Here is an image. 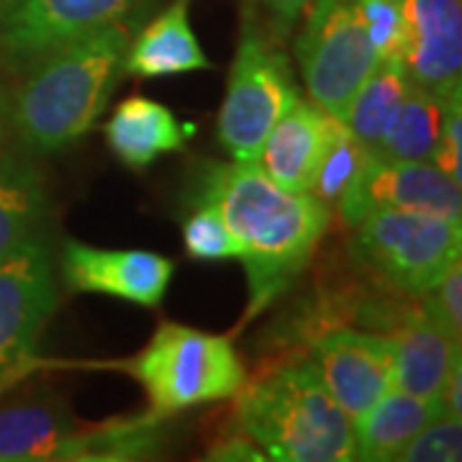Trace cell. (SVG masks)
I'll return each mask as SVG.
<instances>
[{"instance_id":"e0dca14e","label":"cell","mask_w":462,"mask_h":462,"mask_svg":"<svg viewBox=\"0 0 462 462\" xmlns=\"http://www.w3.org/2000/svg\"><path fill=\"white\" fill-rule=\"evenodd\" d=\"M190 0H175L142 32L132 36L124 72L132 78H170L196 69H211L190 26Z\"/></svg>"},{"instance_id":"3957f363","label":"cell","mask_w":462,"mask_h":462,"mask_svg":"<svg viewBox=\"0 0 462 462\" xmlns=\"http://www.w3.org/2000/svg\"><path fill=\"white\" fill-rule=\"evenodd\" d=\"M236 403L239 431L264 457L281 462L355 460V427L334 401L311 360L285 363L247 391Z\"/></svg>"},{"instance_id":"44dd1931","label":"cell","mask_w":462,"mask_h":462,"mask_svg":"<svg viewBox=\"0 0 462 462\" xmlns=\"http://www.w3.org/2000/svg\"><path fill=\"white\" fill-rule=\"evenodd\" d=\"M442 108L445 98L411 85L373 154L406 162H431L442 129Z\"/></svg>"},{"instance_id":"ba28073f","label":"cell","mask_w":462,"mask_h":462,"mask_svg":"<svg viewBox=\"0 0 462 462\" xmlns=\"http://www.w3.org/2000/svg\"><path fill=\"white\" fill-rule=\"evenodd\" d=\"M147 0H16L0 18V67L21 78L50 51L108 26L134 21Z\"/></svg>"},{"instance_id":"8fae6325","label":"cell","mask_w":462,"mask_h":462,"mask_svg":"<svg viewBox=\"0 0 462 462\" xmlns=\"http://www.w3.org/2000/svg\"><path fill=\"white\" fill-rule=\"evenodd\" d=\"M311 363L339 409L355 421L393 388L396 342L370 331L337 329L316 342Z\"/></svg>"},{"instance_id":"52a82bcc","label":"cell","mask_w":462,"mask_h":462,"mask_svg":"<svg viewBox=\"0 0 462 462\" xmlns=\"http://www.w3.org/2000/svg\"><path fill=\"white\" fill-rule=\"evenodd\" d=\"M293 42L298 69L321 111L342 121L355 93L378 67L357 0H314Z\"/></svg>"},{"instance_id":"484cf974","label":"cell","mask_w":462,"mask_h":462,"mask_svg":"<svg viewBox=\"0 0 462 462\" xmlns=\"http://www.w3.org/2000/svg\"><path fill=\"white\" fill-rule=\"evenodd\" d=\"M365 32L378 60H401L403 51V11L401 0H357Z\"/></svg>"},{"instance_id":"d4e9b609","label":"cell","mask_w":462,"mask_h":462,"mask_svg":"<svg viewBox=\"0 0 462 462\" xmlns=\"http://www.w3.org/2000/svg\"><path fill=\"white\" fill-rule=\"evenodd\" d=\"M462 457L460 419L439 413L398 452L401 462H457Z\"/></svg>"},{"instance_id":"277c9868","label":"cell","mask_w":462,"mask_h":462,"mask_svg":"<svg viewBox=\"0 0 462 462\" xmlns=\"http://www.w3.org/2000/svg\"><path fill=\"white\" fill-rule=\"evenodd\" d=\"M147 391L154 416H172L203 403L234 398L247 380V367L229 337L160 324L149 345L129 365Z\"/></svg>"},{"instance_id":"f546056e","label":"cell","mask_w":462,"mask_h":462,"mask_svg":"<svg viewBox=\"0 0 462 462\" xmlns=\"http://www.w3.org/2000/svg\"><path fill=\"white\" fill-rule=\"evenodd\" d=\"M208 460H226V462H260L264 460V452L260 447L254 445L252 439H249L247 434H234L229 439H224V442H218L216 447H211V452H208Z\"/></svg>"},{"instance_id":"4fadbf2b","label":"cell","mask_w":462,"mask_h":462,"mask_svg":"<svg viewBox=\"0 0 462 462\" xmlns=\"http://www.w3.org/2000/svg\"><path fill=\"white\" fill-rule=\"evenodd\" d=\"M401 62L413 85L439 98L462 88V0H401Z\"/></svg>"},{"instance_id":"4316f807","label":"cell","mask_w":462,"mask_h":462,"mask_svg":"<svg viewBox=\"0 0 462 462\" xmlns=\"http://www.w3.org/2000/svg\"><path fill=\"white\" fill-rule=\"evenodd\" d=\"M460 90L449 93L442 108V129H439V142L434 152V165L445 172L447 178L462 185V103Z\"/></svg>"},{"instance_id":"ffe728a7","label":"cell","mask_w":462,"mask_h":462,"mask_svg":"<svg viewBox=\"0 0 462 462\" xmlns=\"http://www.w3.org/2000/svg\"><path fill=\"white\" fill-rule=\"evenodd\" d=\"M439 413H445L442 401L411 396L393 385L385 396L378 398L367 411L352 421L355 460H396L398 452L413 434L424 430Z\"/></svg>"},{"instance_id":"603a6c76","label":"cell","mask_w":462,"mask_h":462,"mask_svg":"<svg viewBox=\"0 0 462 462\" xmlns=\"http://www.w3.org/2000/svg\"><path fill=\"white\" fill-rule=\"evenodd\" d=\"M370 149L363 147L342 121H337L334 134H331L327 152L321 157V162L316 167L314 182H311V193L316 199L324 200L327 206H337V200L342 199L346 185L357 178V172L363 170L365 162L370 160Z\"/></svg>"},{"instance_id":"cb8c5ba5","label":"cell","mask_w":462,"mask_h":462,"mask_svg":"<svg viewBox=\"0 0 462 462\" xmlns=\"http://www.w3.org/2000/svg\"><path fill=\"white\" fill-rule=\"evenodd\" d=\"M182 242L188 254L199 263L239 260L242 254L239 242L226 226L224 216L208 200H193L190 214L182 221Z\"/></svg>"},{"instance_id":"5b68a950","label":"cell","mask_w":462,"mask_h":462,"mask_svg":"<svg viewBox=\"0 0 462 462\" xmlns=\"http://www.w3.org/2000/svg\"><path fill=\"white\" fill-rule=\"evenodd\" d=\"M300 100L281 39L242 8V36L218 111V142L234 162H257L267 134Z\"/></svg>"},{"instance_id":"5bb4252c","label":"cell","mask_w":462,"mask_h":462,"mask_svg":"<svg viewBox=\"0 0 462 462\" xmlns=\"http://www.w3.org/2000/svg\"><path fill=\"white\" fill-rule=\"evenodd\" d=\"M337 118L314 103L298 100L267 134L257 165L267 178L293 193H311L316 167L321 162Z\"/></svg>"},{"instance_id":"7402d4cb","label":"cell","mask_w":462,"mask_h":462,"mask_svg":"<svg viewBox=\"0 0 462 462\" xmlns=\"http://www.w3.org/2000/svg\"><path fill=\"white\" fill-rule=\"evenodd\" d=\"M411 78L401 60H383L355 93L342 124L363 147L375 152L380 136L393 121L398 106L411 90Z\"/></svg>"},{"instance_id":"d6a6232c","label":"cell","mask_w":462,"mask_h":462,"mask_svg":"<svg viewBox=\"0 0 462 462\" xmlns=\"http://www.w3.org/2000/svg\"><path fill=\"white\" fill-rule=\"evenodd\" d=\"M14 3H16V0H0V18L11 11V5H14Z\"/></svg>"},{"instance_id":"7c38bea8","label":"cell","mask_w":462,"mask_h":462,"mask_svg":"<svg viewBox=\"0 0 462 462\" xmlns=\"http://www.w3.org/2000/svg\"><path fill=\"white\" fill-rule=\"evenodd\" d=\"M60 273L72 293H98L157 309L167 296L175 263L144 249H98L67 239Z\"/></svg>"},{"instance_id":"9c48e42d","label":"cell","mask_w":462,"mask_h":462,"mask_svg":"<svg viewBox=\"0 0 462 462\" xmlns=\"http://www.w3.org/2000/svg\"><path fill=\"white\" fill-rule=\"evenodd\" d=\"M345 226H355L373 211H419L460 221L462 185L434 162H406L370 154V160L337 200Z\"/></svg>"},{"instance_id":"2e32d148","label":"cell","mask_w":462,"mask_h":462,"mask_svg":"<svg viewBox=\"0 0 462 462\" xmlns=\"http://www.w3.org/2000/svg\"><path fill=\"white\" fill-rule=\"evenodd\" d=\"M83 424L57 396L32 398L0 409V460H69Z\"/></svg>"},{"instance_id":"1f68e13d","label":"cell","mask_w":462,"mask_h":462,"mask_svg":"<svg viewBox=\"0 0 462 462\" xmlns=\"http://www.w3.org/2000/svg\"><path fill=\"white\" fill-rule=\"evenodd\" d=\"M14 139V88L5 80V69L0 67V152Z\"/></svg>"},{"instance_id":"9a60e30c","label":"cell","mask_w":462,"mask_h":462,"mask_svg":"<svg viewBox=\"0 0 462 462\" xmlns=\"http://www.w3.org/2000/svg\"><path fill=\"white\" fill-rule=\"evenodd\" d=\"M396 342V378L393 385L419 398L442 401L447 373L460 355V339L452 337L439 319L419 303L406 309L393 324Z\"/></svg>"},{"instance_id":"f1b7e54d","label":"cell","mask_w":462,"mask_h":462,"mask_svg":"<svg viewBox=\"0 0 462 462\" xmlns=\"http://www.w3.org/2000/svg\"><path fill=\"white\" fill-rule=\"evenodd\" d=\"M314 0H242V8L263 23L275 39L285 42Z\"/></svg>"},{"instance_id":"6da1fadb","label":"cell","mask_w":462,"mask_h":462,"mask_svg":"<svg viewBox=\"0 0 462 462\" xmlns=\"http://www.w3.org/2000/svg\"><path fill=\"white\" fill-rule=\"evenodd\" d=\"M193 200L214 203L236 236L252 314L300 278L331 224V206L314 193L285 190L257 162H206Z\"/></svg>"},{"instance_id":"4dcf8cb0","label":"cell","mask_w":462,"mask_h":462,"mask_svg":"<svg viewBox=\"0 0 462 462\" xmlns=\"http://www.w3.org/2000/svg\"><path fill=\"white\" fill-rule=\"evenodd\" d=\"M442 406L445 413L462 419V352L455 357V363L447 373L445 385H442Z\"/></svg>"},{"instance_id":"d6986e66","label":"cell","mask_w":462,"mask_h":462,"mask_svg":"<svg viewBox=\"0 0 462 462\" xmlns=\"http://www.w3.org/2000/svg\"><path fill=\"white\" fill-rule=\"evenodd\" d=\"M50 211L47 180L36 157L21 149L0 152V263L42 236Z\"/></svg>"},{"instance_id":"30bf717a","label":"cell","mask_w":462,"mask_h":462,"mask_svg":"<svg viewBox=\"0 0 462 462\" xmlns=\"http://www.w3.org/2000/svg\"><path fill=\"white\" fill-rule=\"evenodd\" d=\"M57 303L51 249L36 236L0 263V380L29 363Z\"/></svg>"},{"instance_id":"8992f818","label":"cell","mask_w":462,"mask_h":462,"mask_svg":"<svg viewBox=\"0 0 462 462\" xmlns=\"http://www.w3.org/2000/svg\"><path fill=\"white\" fill-rule=\"evenodd\" d=\"M355 257L383 285L421 298L460 260L462 226L419 211H373L355 226Z\"/></svg>"},{"instance_id":"ac0fdd59","label":"cell","mask_w":462,"mask_h":462,"mask_svg":"<svg viewBox=\"0 0 462 462\" xmlns=\"http://www.w3.org/2000/svg\"><path fill=\"white\" fill-rule=\"evenodd\" d=\"M193 126H185L175 114L157 100L132 96L116 106L106 124V142L132 170H147L157 157L185 147Z\"/></svg>"},{"instance_id":"83f0119b","label":"cell","mask_w":462,"mask_h":462,"mask_svg":"<svg viewBox=\"0 0 462 462\" xmlns=\"http://www.w3.org/2000/svg\"><path fill=\"white\" fill-rule=\"evenodd\" d=\"M434 319H439L452 337H462V264L460 260L442 275L430 293L419 298Z\"/></svg>"},{"instance_id":"7a4b0ae2","label":"cell","mask_w":462,"mask_h":462,"mask_svg":"<svg viewBox=\"0 0 462 462\" xmlns=\"http://www.w3.org/2000/svg\"><path fill=\"white\" fill-rule=\"evenodd\" d=\"M134 21L78 36L26 69L14 90V139L32 157H50L90 132L124 75Z\"/></svg>"}]
</instances>
